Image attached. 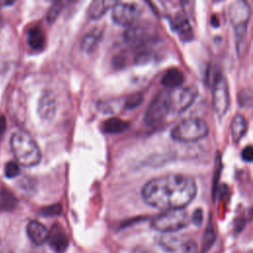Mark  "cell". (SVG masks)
Wrapping results in <instances>:
<instances>
[{
    "mask_svg": "<svg viewBox=\"0 0 253 253\" xmlns=\"http://www.w3.org/2000/svg\"><path fill=\"white\" fill-rule=\"evenodd\" d=\"M197 194L193 178L182 174H167L155 177L145 183L141 190L143 201L163 211L182 210Z\"/></svg>",
    "mask_w": 253,
    "mask_h": 253,
    "instance_id": "6da1fadb",
    "label": "cell"
},
{
    "mask_svg": "<svg viewBox=\"0 0 253 253\" xmlns=\"http://www.w3.org/2000/svg\"><path fill=\"white\" fill-rule=\"evenodd\" d=\"M12 152L17 163L24 167H33L40 163L42 152L34 138L23 130L15 131L10 140Z\"/></svg>",
    "mask_w": 253,
    "mask_h": 253,
    "instance_id": "7a4b0ae2",
    "label": "cell"
},
{
    "mask_svg": "<svg viewBox=\"0 0 253 253\" xmlns=\"http://www.w3.org/2000/svg\"><path fill=\"white\" fill-rule=\"evenodd\" d=\"M228 19L234 29L236 49L241 54L244 39H246L247 25L250 19V7L248 3L245 1L232 2L228 7Z\"/></svg>",
    "mask_w": 253,
    "mask_h": 253,
    "instance_id": "3957f363",
    "label": "cell"
},
{
    "mask_svg": "<svg viewBox=\"0 0 253 253\" xmlns=\"http://www.w3.org/2000/svg\"><path fill=\"white\" fill-rule=\"evenodd\" d=\"M208 132L209 126L204 120L192 118L180 122L171 130V137L181 142H193L204 138Z\"/></svg>",
    "mask_w": 253,
    "mask_h": 253,
    "instance_id": "277c9868",
    "label": "cell"
},
{
    "mask_svg": "<svg viewBox=\"0 0 253 253\" xmlns=\"http://www.w3.org/2000/svg\"><path fill=\"white\" fill-rule=\"evenodd\" d=\"M190 217L183 209L165 211L164 212L156 215L152 221V227L160 232L172 233L178 231L188 225Z\"/></svg>",
    "mask_w": 253,
    "mask_h": 253,
    "instance_id": "5b68a950",
    "label": "cell"
},
{
    "mask_svg": "<svg viewBox=\"0 0 253 253\" xmlns=\"http://www.w3.org/2000/svg\"><path fill=\"white\" fill-rule=\"evenodd\" d=\"M170 113V97L169 91H160L148 105L145 114L144 122L146 125L153 126L160 124Z\"/></svg>",
    "mask_w": 253,
    "mask_h": 253,
    "instance_id": "8992f818",
    "label": "cell"
},
{
    "mask_svg": "<svg viewBox=\"0 0 253 253\" xmlns=\"http://www.w3.org/2000/svg\"><path fill=\"white\" fill-rule=\"evenodd\" d=\"M229 89L226 78L217 72L212 82V107L218 117H223L229 108Z\"/></svg>",
    "mask_w": 253,
    "mask_h": 253,
    "instance_id": "52a82bcc",
    "label": "cell"
},
{
    "mask_svg": "<svg viewBox=\"0 0 253 253\" xmlns=\"http://www.w3.org/2000/svg\"><path fill=\"white\" fill-rule=\"evenodd\" d=\"M141 14V7L133 2H116L112 7L113 21L123 27H131Z\"/></svg>",
    "mask_w": 253,
    "mask_h": 253,
    "instance_id": "ba28073f",
    "label": "cell"
},
{
    "mask_svg": "<svg viewBox=\"0 0 253 253\" xmlns=\"http://www.w3.org/2000/svg\"><path fill=\"white\" fill-rule=\"evenodd\" d=\"M198 95V90L193 86L177 88L169 91L170 97V112L181 114L188 109L195 101Z\"/></svg>",
    "mask_w": 253,
    "mask_h": 253,
    "instance_id": "9c48e42d",
    "label": "cell"
},
{
    "mask_svg": "<svg viewBox=\"0 0 253 253\" xmlns=\"http://www.w3.org/2000/svg\"><path fill=\"white\" fill-rule=\"evenodd\" d=\"M56 98L52 91L44 90L39 100L38 113L42 120L49 122L51 121L56 113Z\"/></svg>",
    "mask_w": 253,
    "mask_h": 253,
    "instance_id": "30bf717a",
    "label": "cell"
},
{
    "mask_svg": "<svg viewBox=\"0 0 253 253\" xmlns=\"http://www.w3.org/2000/svg\"><path fill=\"white\" fill-rule=\"evenodd\" d=\"M47 241L50 247L57 253H63L68 247V238L59 224H53L50 230H48Z\"/></svg>",
    "mask_w": 253,
    "mask_h": 253,
    "instance_id": "8fae6325",
    "label": "cell"
},
{
    "mask_svg": "<svg viewBox=\"0 0 253 253\" xmlns=\"http://www.w3.org/2000/svg\"><path fill=\"white\" fill-rule=\"evenodd\" d=\"M27 233L31 241L36 245H42L47 241L48 229L38 220H31L28 223Z\"/></svg>",
    "mask_w": 253,
    "mask_h": 253,
    "instance_id": "7c38bea8",
    "label": "cell"
},
{
    "mask_svg": "<svg viewBox=\"0 0 253 253\" xmlns=\"http://www.w3.org/2000/svg\"><path fill=\"white\" fill-rule=\"evenodd\" d=\"M125 40L132 45H142L151 40V35L142 27H130L125 33Z\"/></svg>",
    "mask_w": 253,
    "mask_h": 253,
    "instance_id": "4fadbf2b",
    "label": "cell"
},
{
    "mask_svg": "<svg viewBox=\"0 0 253 253\" xmlns=\"http://www.w3.org/2000/svg\"><path fill=\"white\" fill-rule=\"evenodd\" d=\"M183 82H184V74L178 68L168 69L164 73V75L161 79L162 85L165 86L166 88H171V89L180 88V86L183 84Z\"/></svg>",
    "mask_w": 253,
    "mask_h": 253,
    "instance_id": "5bb4252c",
    "label": "cell"
},
{
    "mask_svg": "<svg viewBox=\"0 0 253 253\" xmlns=\"http://www.w3.org/2000/svg\"><path fill=\"white\" fill-rule=\"evenodd\" d=\"M248 128L247 120L241 114H236L231 122V136L233 141L238 142L246 133Z\"/></svg>",
    "mask_w": 253,
    "mask_h": 253,
    "instance_id": "9a60e30c",
    "label": "cell"
},
{
    "mask_svg": "<svg viewBox=\"0 0 253 253\" xmlns=\"http://www.w3.org/2000/svg\"><path fill=\"white\" fill-rule=\"evenodd\" d=\"M27 42L30 47L35 50H40L44 46L45 37L41 27L34 26L29 29L27 34Z\"/></svg>",
    "mask_w": 253,
    "mask_h": 253,
    "instance_id": "2e32d148",
    "label": "cell"
},
{
    "mask_svg": "<svg viewBox=\"0 0 253 253\" xmlns=\"http://www.w3.org/2000/svg\"><path fill=\"white\" fill-rule=\"evenodd\" d=\"M128 126H129V124L127 122L118 118H111L106 120L103 123L102 128L106 133L117 134V133L124 132L128 128Z\"/></svg>",
    "mask_w": 253,
    "mask_h": 253,
    "instance_id": "e0dca14e",
    "label": "cell"
},
{
    "mask_svg": "<svg viewBox=\"0 0 253 253\" xmlns=\"http://www.w3.org/2000/svg\"><path fill=\"white\" fill-rule=\"evenodd\" d=\"M102 38V31L100 29H93L87 33L81 42V48L85 52L93 51Z\"/></svg>",
    "mask_w": 253,
    "mask_h": 253,
    "instance_id": "ac0fdd59",
    "label": "cell"
},
{
    "mask_svg": "<svg viewBox=\"0 0 253 253\" xmlns=\"http://www.w3.org/2000/svg\"><path fill=\"white\" fill-rule=\"evenodd\" d=\"M111 3L110 1H103V0H97L94 1L90 4L89 9H88V16L92 20H97L100 19L106 12L107 10L111 7V5L115 4Z\"/></svg>",
    "mask_w": 253,
    "mask_h": 253,
    "instance_id": "d6986e66",
    "label": "cell"
},
{
    "mask_svg": "<svg viewBox=\"0 0 253 253\" xmlns=\"http://www.w3.org/2000/svg\"><path fill=\"white\" fill-rule=\"evenodd\" d=\"M173 24H174V30L180 34L182 39H186V40L191 39L192 29H191L189 22L185 18H183V17L176 18L174 20Z\"/></svg>",
    "mask_w": 253,
    "mask_h": 253,
    "instance_id": "ffe728a7",
    "label": "cell"
},
{
    "mask_svg": "<svg viewBox=\"0 0 253 253\" xmlns=\"http://www.w3.org/2000/svg\"><path fill=\"white\" fill-rule=\"evenodd\" d=\"M238 102H239V105L241 107H243V108L250 107L251 104H252V92H251V89H249V88L242 89L238 93Z\"/></svg>",
    "mask_w": 253,
    "mask_h": 253,
    "instance_id": "44dd1931",
    "label": "cell"
},
{
    "mask_svg": "<svg viewBox=\"0 0 253 253\" xmlns=\"http://www.w3.org/2000/svg\"><path fill=\"white\" fill-rule=\"evenodd\" d=\"M143 100V96L140 93H135L126 97L125 102V108L127 110H132L139 106Z\"/></svg>",
    "mask_w": 253,
    "mask_h": 253,
    "instance_id": "7402d4cb",
    "label": "cell"
},
{
    "mask_svg": "<svg viewBox=\"0 0 253 253\" xmlns=\"http://www.w3.org/2000/svg\"><path fill=\"white\" fill-rule=\"evenodd\" d=\"M5 176L8 178H14L20 174V165L15 161H9L5 165Z\"/></svg>",
    "mask_w": 253,
    "mask_h": 253,
    "instance_id": "603a6c76",
    "label": "cell"
},
{
    "mask_svg": "<svg viewBox=\"0 0 253 253\" xmlns=\"http://www.w3.org/2000/svg\"><path fill=\"white\" fill-rule=\"evenodd\" d=\"M61 9H62V3L61 2H54L51 5V7L49 8V10L47 12V15H46V19L48 20L49 23L53 22L57 18V16L61 12Z\"/></svg>",
    "mask_w": 253,
    "mask_h": 253,
    "instance_id": "cb8c5ba5",
    "label": "cell"
},
{
    "mask_svg": "<svg viewBox=\"0 0 253 253\" xmlns=\"http://www.w3.org/2000/svg\"><path fill=\"white\" fill-rule=\"evenodd\" d=\"M60 212H61L60 205H52L42 210V213L44 215H54V214H59Z\"/></svg>",
    "mask_w": 253,
    "mask_h": 253,
    "instance_id": "d4e9b609",
    "label": "cell"
},
{
    "mask_svg": "<svg viewBox=\"0 0 253 253\" xmlns=\"http://www.w3.org/2000/svg\"><path fill=\"white\" fill-rule=\"evenodd\" d=\"M241 158L246 162H251L253 159V148L251 145H247L241 152Z\"/></svg>",
    "mask_w": 253,
    "mask_h": 253,
    "instance_id": "484cf974",
    "label": "cell"
},
{
    "mask_svg": "<svg viewBox=\"0 0 253 253\" xmlns=\"http://www.w3.org/2000/svg\"><path fill=\"white\" fill-rule=\"evenodd\" d=\"M192 219H193V222H194L195 224H197V225L201 224V222H202V220H203V213H202V211H201L200 209L195 211Z\"/></svg>",
    "mask_w": 253,
    "mask_h": 253,
    "instance_id": "4316f807",
    "label": "cell"
},
{
    "mask_svg": "<svg viewBox=\"0 0 253 253\" xmlns=\"http://www.w3.org/2000/svg\"><path fill=\"white\" fill-rule=\"evenodd\" d=\"M196 252V244L194 242H188L184 246V253H195Z\"/></svg>",
    "mask_w": 253,
    "mask_h": 253,
    "instance_id": "83f0119b",
    "label": "cell"
},
{
    "mask_svg": "<svg viewBox=\"0 0 253 253\" xmlns=\"http://www.w3.org/2000/svg\"><path fill=\"white\" fill-rule=\"evenodd\" d=\"M135 253H150V252H147V251H145V250H137Z\"/></svg>",
    "mask_w": 253,
    "mask_h": 253,
    "instance_id": "f1b7e54d",
    "label": "cell"
},
{
    "mask_svg": "<svg viewBox=\"0 0 253 253\" xmlns=\"http://www.w3.org/2000/svg\"><path fill=\"white\" fill-rule=\"evenodd\" d=\"M2 253H13V252H11V251H5V252H2Z\"/></svg>",
    "mask_w": 253,
    "mask_h": 253,
    "instance_id": "f546056e",
    "label": "cell"
},
{
    "mask_svg": "<svg viewBox=\"0 0 253 253\" xmlns=\"http://www.w3.org/2000/svg\"><path fill=\"white\" fill-rule=\"evenodd\" d=\"M0 243H1V240H0Z\"/></svg>",
    "mask_w": 253,
    "mask_h": 253,
    "instance_id": "4dcf8cb0",
    "label": "cell"
}]
</instances>
